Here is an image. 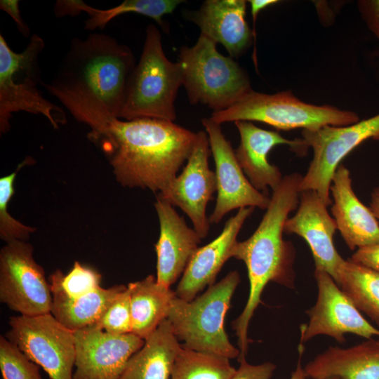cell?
Returning a JSON list of instances; mask_svg holds the SVG:
<instances>
[{
  "label": "cell",
  "mask_w": 379,
  "mask_h": 379,
  "mask_svg": "<svg viewBox=\"0 0 379 379\" xmlns=\"http://www.w3.org/2000/svg\"><path fill=\"white\" fill-rule=\"evenodd\" d=\"M336 230L327 206L314 190L301 192L296 213L287 218L284 227V233L295 234L305 239L311 249L315 269L326 272L337 284L345 260L333 244Z\"/></svg>",
  "instance_id": "cell-16"
},
{
  "label": "cell",
  "mask_w": 379,
  "mask_h": 379,
  "mask_svg": "<svg viewBox=\"0 0 379 379\" xmlns=\"http://www.w3.org/2000/svg\"><path fill=\"white\" fill-rule=\"evenodd\" d=\"M62 274L60 270H56L49 278L53 296L51 313L72 331L94 326L118 293L126 288L124 285L100 286L86 295L72 298L65 294L61 286Z\"/></svg>",
  "instance_id": "cell-23"
},
{
  "label": "cell",
  "mask_w": 379,
  "mask_h": 379,
  "mask_svg": "<svg viewBox=\"0 0 379 379\" xmlns=\"http://www.w3.org/2000/svg\"><path fill=\"white\" fill-rule=\"evenodd\" d=\"M302 178L298 173L283 178L272 190L270 204L256 230L248 239L237 241L232 250V258L246 265L249 280L246 305L232 323L238 338V360L246 358L249 323L261 302L266 285L274 281L289 288L294 286L295 249L291 242L284 240L283 233L289 213L298 206Z\"/></svg>",
  "instance_id": "cell-2"
},
{
  "label": "cell",
  "mask_w": 379,
  "mask_h": 379,
  "mask_svg": "<svg viewBox=\"0 0 379 379\" xmlns=\"http://www.w3.org/2000/svg\"><path fill=\"white\" fill-rule=\"evenodd\" d=\"M69 112L91 128L89 138L110 156L117 181L159 194L177 176L194 146L197 133L173 121L142 118L121 120L86 103L72 102Z\"/></svg>",
  "instance_id": "cell-1"
},
{
  "label": "cell",
  "mask_w": 379,
  "mask_h": 379,
  "mask_svg": "<svg viewBox=\"0 0 379 379\" xmlns=\"http://www.w3.org/2000/svg\"><path fill=\"white\" fill-rule=\"evenodd\" d=\"M244 0H207L188 18L201 29V34L224 46L232 58L248 48L253 37L245 19Z\"/></svg>",
  "instance_id": "cell-21"
},
{
  "label": "cell",
  "mask_w": 379,
  "mask_h": 379,
  "mask_svg": "<svg viewBox=\"0 0 379 379\" xmlns=\"http://www.w3.org/2000/svg\"><path fill=\"white\" fill-rule=\"evenodd\" d=\"M298 350V361L295 370L291 373L290 379H307L308 378L305 372L304 367H302L301 364L302 357L305 351L303 344L300 343Z\"/></svg>",
  "instance_id": "cell-38"
},
{
  "label": "cell",
  "mask_w": 379,
  "mask_h": 379,
  "mask_svg": "<svg viewBox=\"0 0 379 379\" xmlns=\"http://www.w3.org/2000/svg\"><path fill=\"white\" fill-rule=\"evenodd\" d=\"M248 2L251 4V11L253 22V34L254 39H255V25L258 15L264 8L272 4H277L279 1L277 0H251L248 1Z\"/></svg>",
  "instance_id": "cell-37"
},
{
  "label": "cell",
  "mask_w": 379,
  "mask_h": 379,
  "mask_svg": "<svg viewBox=\"0 0 379 379\" xmlns=\"http://www.w3.org/2000/svg\"><path fill=\"white\" fill-rule=\"evenodd\" d=\"M236 370L227 357L181 345L171 379H231Z\"/></svg>",
  "instance_id": "cell-28"
},
{
  "label": "cell",
  "mask_w": 379,
  "mask_h": 379,
  "mask_svg": "<svg viewBox=\"0 0 379 379\" xmlns=\"http://www.w3.org/2000/svg\"><path fill=\"white\" fill-rule=\"evenodd\" d=\"M210 152L206 132H197L182 173L157 195V198L180 208L190 218L201 239L207 236L211 224L206 215L207 204L217 190L215 173L208 166Z\"/></svg>",
  "instance_id": "cell-13"
},
{
  "label": "cell",
  "mask_w": 379,
  "mask_h": 379,
  "mask_svg": "<svg viewBox=\"0 0 379 379\" xmlns=\"http://www.w3.org/2000/svg\"><path fill=\"white\" fill-rule=\"evenodd\" d=\"M337 284L359 311L379 325L378 272L345 260Z\"/></svg>",
  "instance_id": "cell-27"
},
{
  "label": "cell",
  "mask_w": 379,
  "mask_h": 379,
  "mask_svg": "<svg viewBox=\"0 0 379 379\" xmlns=\"http://www.w3.org/2000/svg\"><path fill=\"white\" fill-rule=\"evenodd\" d=\"M127 287L131 297V333L145 340L167 319L175 292L159 284L154 275L131 282Z\"/></svg>",
  "instance_id": "cell-25"
},
{
  "label": "cell",
  "mask_w": 379,
  "mask_h": 379,
  "mask_svg": "<svg viewBox=\"0 0 379 379\" xmlns=\"http://www.w3.org/2000/svg\"><path fill=\"white\" fill-rule=\"evenodd\" d=\"M314 278L318 288L315 305L306 311L307 324L300 326V343L318 335L333 338L344 343L345 333H353L366 339L379 337V329L371 325L350 299L326 272L315 269Z\"/></svg>",
  "instance_id": "cell-12"
},
{
  "label": "cell",
  "mask_w": 379,
  "mask_h": 379,
  "mask_svg": "<svg viewBox=\"0 0 379 379\" xmlns=\"http://www.w3.org/2000/svg\"><path fill=\"white\" fill-rule=\"evenodd\" d=\"M253 210V207L239 209L236 215L227 220L218 237L197 250L177 286V297L190 301L206 287L214 284L225 262L232 258L237 235Z\"/></svg>",
  "instance_id": "cell-19"
},
{
  "label": "cell",
  "mask_w": 379,
  "mask_h": 379,
  "mask_svg": "<svg viewBox=\"0 0 379 379\" xmlns=\"http://www.w3.org/2000/svg\"><path fill=\"white\" fill-rule=\"evenodd\" d=\"M238 361L239 367L231 379H271L276 369V365L269 361L257 365L249 364L246 358Z\"/></svg>",
  "instance_id": "cell-33"
},
{
  "label": "cell",
  "mask_w": 379,
  "mask_h": 379,
  "mask_svg": "<svg viewBox=\"0 0 379 379\" xmlns=\"http://www.w3.org/2000/svg\"><path fill=\"white\" fill-rule=\"evenodd\" d=\"M178 341L164 319L130 358L119 379H171Z\"/></svg>",
  "instance_id": "cell-24"
},
{
  "label": "cell",
  "mask_w": 379,
  "mask_h": 379,
  "mask_svg": "<svg viewBox=\"0 0 379 379\" xmlns=\"http://www.w3.org/2000/svg\"><path fill=\"white\" fill-rule=\"evenodd\" d=\"M0 301L20 315L51 312V284L34 259L32 246L25 241L6 243L1 249Z\"/></svg>",
  "instance_id": "cell-11"
},
{
  "label": "cell",
  "mask_w": 379,
  "mask_h": 379,
  "mask_svg": "<svg viewBox=\"0 0 379 379\" xmlns=\"http://www.w3.org/2000/svg\"><path fill=\"white\" fill-rule=\"evenodd\" d=\"M302 136L314 154L300 191H316L328 206L333 203L330 198L333 177L341 161L364 141L379 140V114L349 126L304 129Z\"/></svg>",
  "instance_id": "cell-10"
},
{
  "label": "cell",
  "mask_w": 379,
  "mask_h": 379,
  "mask_svg": "<svg viewBox=\"0 0 379 379\" xmlns=\"http://www.w3.org/2000/svg\"><path fill=\"white\" fill-rule=\"evenodd\" d=\"M210 119L219 124L255 121L279 130H314L324 126H344L359 121L355 112L328 105L306 103L291 91L265 94L253 90L230 107L213 112Z\"/></svg>",
  "instance_id": "cell-8"
},
{
  "label": "cell",
  "mask_w": 379,
  "mask_h": 379,
  "mask_svg": "<svg viewBox=\"0 0 379 379\" xmlns=\"http://www.w3.org/2000/svg\"><path fill=\"white\" fill-rule=\"evenodd\" d=\"M0 371L3 379H42L39 366L5 335L0 336Z\"/></svg>",
  "instance_id": "cell-29"
},
{
  "label": "cell",
  "mask_w": 379,
  "mask_h": 379,
  "mask_svg": "<svg viewBox=\"0 0 379 379\" xmlns=\"http://www.w3.org/2000/svg\"><path fill=\"white\" fill-rule=\"evenodd\" d=\"M5 337L51 379H73L75 364L74 331L61 324L51 313L13 316Z\"/></svg>",
  "instance_id": "cell-9"
},
{
  "label": "cell",
  "mask_w": 379,
  "mask_h": 379,
  "mask_svg": "<svg viewBox=\"0 0 379 379\" xmlns=\"http://www.w3.org/2000/svg\"><path fill=\"white\" fill-rule=\"evenodd\" d=\"M73 379H119L145 340L133 333L112 334L95 326L74 331Z\"/></svg>",
  "instance_id": "cell-15"
},
{
  "label": "cell",
  "mask_w": 379,
  "mask_h": 379,
  "mask_svg": "<svg viewBox=\"0 0 379 379\" xmlns=\"http://www.w3.org/2000/svg\"><path fill=\"white\" fill-rule=\"evenodd\" d=\"M201 122L208 137L215 166L217 199L210 222L219 223L227 213L236 208L267 209L270 197L257 190L245 176L220 124L210 118H204Z\"/></svg>",
  "instance_id": "cell-14"
},
{
  "label": "cell",
  "mask_w": 379,
  "mask_h": 379,
  "mask_svg": "<svg viewBox=\"0 0 379 379\" xmlns=\"http://www.w3.org/2000/svg\"><path fill=\"white\" fill-rule=\"evenodd\" d=\"M239 283V272L232 271L190 301L174 298L167 319L174 335L184 342L183 347L230 359L239 357V350L226 333L225 318Z\"/></svg>",
  "instance_id": "cell-4"
},
{
  "label": "cell",
  "mask_w": 379,
  "mask_h": 379,
  "mask_svg": "<svg viewBox=\"0 0 379 379\" xmlns=\"http://www.w3.org/2000/svg\"><path fill=\"white\" fill-rule=\"evenodd\" d=\"M331 213L337 229L351 250L379 242V221L356 196L350 171L340 164L333 177Z\"/></svg>",
  "instance_id": "cell-20"
},
{
  "label": "cell",
  "mask_w": 379,
  "mask_h": 379,
  "mask_svg": "<svg viewBox=\"0 0 379 379\" xmlns=\"http://www.w3.org/2000/svg\"><path fill=\"white\" fill-rule=\"evenodd\" d=\"M0 9L9 15L16 25L18 32L25 37L30 36V29L23 20L18 0H1Z\"/></svg>",
  "instance_id": "cell-36"
},
{
  "label": "cell",
  "mask_w": 379,
  "mask_h": 379,
  "mask_svg": "<svg viewBox=\"0 0 379 379\" xmlns=\"http://www.w3.org/2000/svg\"><path fill=\"white\" fill-rule=\"evenodd\" d=\"M239 135L240 144L235 151L237 161L251 185L258 191L274 190L283 178L279 168L268 160L270 150L279 145H287L300 155L309 148L302 138L288 140L279 133L264 130L251 121L234 122Z\"/></svg>",
  "instance_id": "cell-17"
},
{
  "label": "cell",
  "mask_w": 379,
  "mask_h": 379,
  "mask_svg": "<svg viewBox=\"0 0 379 379\" xmlns=\"http://www.w3.org/2000/svg\"><path fill=\"white\" fill-rule=\"evenodd\" d=\"M358 6L368 27L379 39V0L359 1Z\"/></svg>",
  "instance_id": "cell-35"
},
{
  "label": "cell",
  "mask_w": 379,
  "mask_h": 379,
  "mask_svg": "<svg viewBox=\"0 0 379 379\" xmlns=\"http://www.w3.org/2000/svg\"><path fill=\"white\" fill-rule=\"evenodd\" d=\"M45 47L36 34L20 53L13 51L0 34V131H9L12 114L25 112L44 116L55 128L67 121L62 107L47 100L39 90L43 87L39 55Z\"/></svg>",
  "instance_id": "cell-6"
},
{
  "label": "cell",
  "mask_w": 379,
  "mask_h": 379,
  "mask_svg": "<svg viewBox=\"0 0 379 379\" xmlns=\"http://www.w3.org/2000/svg\"><path fill=\"white\" fill-rule=\"evenodd\" d=\"M131 49L103 33L74 38L58 74L43 88L57 99L96 106L119 118L135 67Z\"/></svg>",
  "instance_id": "cell-3"
},
{
  "label": "cell",
  "mask_w": 379,
  "mask_h": 379,
  "mask_svg": "<svg viewBox=\"0 0 379 379\" xmlns=\"http://www.w3.org/2000/svg\"><path fill=\"white\" fill-rule=\"evenodd\" d=\"M304 370L311 379H379V339H368L348 348L330 347Z\"/></svg>",
  "instance_id": "cell-22"
},
{
  "label": "cell",
  "mask_w": 379,
  "mask_h": 379,
  "mask_svg": "<svg viewBox=\"0 0 379 379\" xmlns=\"http://www.w3.org/2000/svg\"><path fill=\"white\" fill-rule=\"evenodd\" d=\"M182 0H125L119 5L108 9L92 7L82 0H58L53 11L55 16H77L81 12L86 13L88 18L84 22L86 30L102 29L113 18L128 13H135L154 19L164 27L163 17L173 13L182 3Z\"/></svg>",
  "instance_id": "cell-26"
},
{
  "label": "cell",
  "mask_w": 379,
  "mask_h": 379,
  "mask_svg": "<svg viewBox=\"0 0 379 379\" xmlns=\"http://www.w3.org/2000/svg\"><path fill=\"white\" fill-rule=\"evenodd\" d=\"M178 57L191 104L219 112L253 90L246 71L232 58L221 55L216 43L202 34L193 46L181 47Z\"/></svg>",
  "instance_id": "cell-7"
},
{
  "label": "cell",
  "mask_w": 379,
  "mask_h": 379,
  "mask_svg": "<svg viewBox=\"0 0 379 379\" xmlns=\"http://www.w3.org/2000/svg\"><path fill=\"white\" fill-rule=\"evenodd\" d=\"M369 208L379 221V187L374 188L371 194Z\"/></svg>",
  "instance_id": "cell-39"
},
{
  "label": "cell",
  "mask_w": 379,
  "mask_h": 379,
  "mask_svg": "<svg viewBox=\"0 0 379 379\" xmlns=\"http://www.w3.org/2000/svg\"><path fill=\"white\" fill-rule=\"evenodd\" d=\"M101 278L95 270L75 261L71 270L62 274L61 286L67 296L77 298L100 288Z\"/></svg>",
  "instance_id": "cell-32"
},
{
  "label": "cell",
  "mask_w": 379,
  "mask_h": 379,
  "mask_svg": "<svg viewBox=\"0 0 379 379\" xmlns=\"http://www.w3.org/2000/svg\"><path fill=\"white\" fill-rule=\"evenodd\" d=\"M350 260L379 272V242L359 248Z\"/></svg>",
  "instance_id": "cell-34"
},
{
  "label": "cell",
  "mask_w": 379,
  "mask_h": 379,
  "mask_svg": "<svg viewBox=\"0 0 379 379\" xmlns=\"http://www.w3.org/2000/svg\"><path fill=\"white\" fill-rule=\"evenodd\" d=\"M323 379H339L338 377H330V378H323Z\"/></svg>",
  "instance_id": "cell-40"
},
{
  "label": "cell",
  "mask_w": 379,
  "mask_h": 379,
  "mask_svg": "<svg viewBox=\"0 0 379 379\" xmlns=\"http://www.w3.org/2000/svg\"><path fill=\"white\" fill-rule=\"evenodd\" d=\"M17 171L0 178V237L6 243L26 241L34 227L23 225L8 211V203L14 194V182Z\"/></svg>",
  "instance_id": "cell-30"
},
{
  "label": "cell",
  "mask_w": 379,
  "mask_h": 379,
  "mask_svg": "<svg viewBox=\"0 0 379 379\" xmlns=\"http://www.w3.org/2000/svg\"><path fill=\"white\" fill-rule=\"evenodd\" d=\"M181 85L180 64L166 58L160 31L154 25H149L142 52L131 76L119 119L174 121V103Z\"/></svg>",
  "instance_id": "cell-5"
},
{
  "label": "cell",
  "mask_w": 379,
  "mask_h": 379,
  "mask_svg": "<svg viewBox=\"0 0 379 379\" xmlns=\"http://www.w3.org/2000/svg\"><path fill=\"white\" fill-rule=\"evenodd\" d=\"M95 326L112 334L132 331L130 292L126 288L115 297Z\"/></svg>",
  "instance_id": "cell-31"
},
{
  "label": "cell",
  "mask_w": 379,
  "mask_h": 379,
  "mask_svg": "<svg viewBox=\"0 0 379 379\" xmlns=\"http://www.w3.org/2000/svg\"><path fill=\"white\" fill-rule=\"evenodd\" d=\"M154 207L159 222V237L154 246L156 279L159 284L170 288L184 273L201 239L171 204L157 198Z\"/></svg>",
  "instance_id": "cell-18"
}]
</instances>
